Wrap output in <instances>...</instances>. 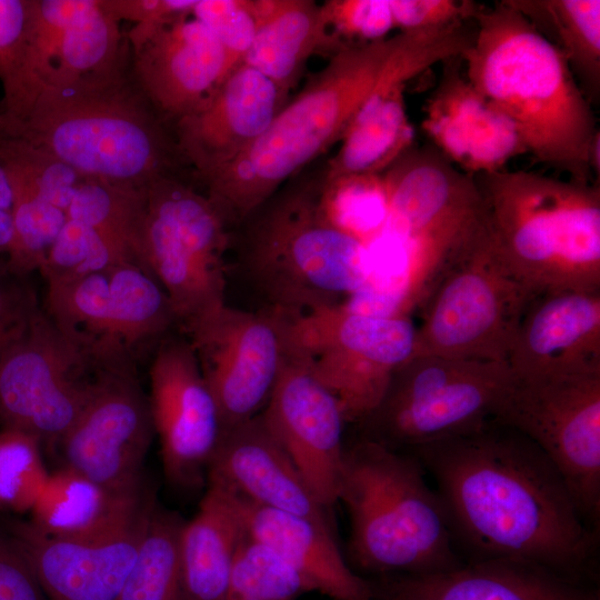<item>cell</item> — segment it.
Instances as JSON below:
<instances>
[{"label": "cell", "instance_id": "obj_41", "mask_svg": "<svg viewBox=\"0 0 600 600\" xmlns=\"http://www.w3.org/2000/svg\"><path fill=\"white\" fill-rule=\"evenodd\" d=\"M49 472L40 441L26 432L0 431V510L31 511Z\"/></svg>", "mask_w": 600, "mask_h": 600}, {"label": "cell", "instance_id": "obj_3", "mask_svg": "<svg viewBox=\"0 0 600 600\" xmlns=\"http://www.w3.org/2000/svg\"><path fill=\"white\" fill-rule=\"evenodd\" d=\"M0 133L51 153L84 178L147 188L184 166L172 128L133 77L130 46L110 67L46 86Z\"/></svg>", "mask_w": 600, "mask_h": 600}, {"label": "cell", "instance_id": "obj_25", "mask_svg": "<svg viewBox=\"0 0 600 600\" xmlns=\"http://www.w3.org/2000/svg\"><path fill=\"white\" fill-rule=\"evenodd\" d=\"M507 363L516 377L600 372V291H559L527 309Z\"/></svg>", "mask_w": 600, "mask_h": 600}, {"label": "cell", "instance_id": "obj_11", "mask_svg": "<svg viewBox=\"0 0 600 600\" xmlns=\"http://www.w3.org/2000/svg\"><path fill=\"white\" fill-rule=\"evenodd\" d=\"M120 350L70 336L40 307L0 359L4 428L57 447L83 410L101 368Z\"/></svg>", "mask_w": 600, "mask_h": 600}, {"label": "cell", "instance_id": "obj_6", "mask_svg": "<svg viewBox=\"0 0 600 600\" xmlns=\"http://www.w3.org/2000/svg\"><path fill=\"white\" fill-rule=\"evenodd\" d=\"M487 236L539 296L600 291L599 184L528 170L473 177Z\"/></svg>", "mask_w": 600, "mask_h": 600}, {"label": "cell", "instance_id": "obj_50", "mask_svg": "<svg viewBox=\"0 0 600 600\" xmlns=\"http://www.w3.org/2000/svg\"><path fill=\"white\" fill-rule=\"evenodd\" d=\"M384 600H396V599H392V598H387V597H386V599H384Z\"/></svg>", "mask_w": 600, "mask_h": 600}, {"label": "cell", "instance_id": "obj_9", "mask_svg": "<svg viewBox=\"0 0 600 600\" xmlns=\"http://www.w3.org/2000/svg\"><path fill=\"white\" fill-rule=\"evenodd\" d=\"M537 297L492 247L483 222L421 307L411 357L507 362Z\"/></svg>", "mask_w": 600, "mask_h": 600}, {"label": "cell", "instance_id": "obj_7", "mask_svg": "<svg viewBox=\"0 0 600 600\" xmlns=\"http://www.w3.org/2000/svg\"><path fill=\"white\" fill-rule=\"evenodd\" d=\"M338 501L349 513V554L360 570L427 576L464 563L444 507L411 453L364 438L346 447Z\"/></svg>", "mask_w": 600, "mask_h": 600}, {"label": "cell", "instance_id": "obj_48", "mask_svg": "<svg viewBox=\"0 0 600 600\" xmlns=\"http://www.w3.org/2000/svg\"><path fill=\"white\" fill-rule=\"evenodd\" d=\"M0 600H48L30 563L0 532Z\"/></svg>", "mask_w": 600, "mask_h": 600}, {"label": "cell", "instance_id": "obj_17", "mask_svg": "<svg viewBox=\"0 0 600 600\" xmlns=\"http://www.w3.org/2000/svg\"><path fill=\"white\" fill-rule=\"evenodd\" d=\"M457 54L444 30L397 33V43L372 91L347 126L340 148L324 169V180L381 174L413 147L414 131L404 103L407 83Z\"/></svg>", "mask_w": 600, "mask_h": 600}, {"label": "cell", "instance_id": "obj_26", "mask_svg": "<svg viewBox=\"0 0 600 600\" xmlns=\"http://www.w3.org/2000/svg\"><path fill=\"white\" fill-rule=\"evenodd\" d=\"M237 498L247 534L289 563L311 592L318 591L331 600H374L376 587L346 562L333 530L308 518Z\"/></svg>", "mask_w": 600, "mask_h": 600}, {"label": "cell", "instance_id": "obj_18", "mask_svg": "<svg viewBox=\"0 0 600 600\" xmlns=\"http://www.w3.org/2000/svg\"><path fill=\"white\" fill-rule=\"evenodd\" d=\"M148 394L167 479L194 488L224 433L214 396L186 336H166L154 348Z\"/></svg>", "mask_w": 600, "mask_h": 600}, {"label": "cell", "instance_id": "obj_27", "mask_svg": "<svg viewBox=\"0 0 600 600\" xmlns=\"http://www.w3.org/2000/svg\"><path fill=\"white\" fill-rule=\"evenodd\" d=\"M396 600H598L548 568L512 560H482L427 576H401L388 584Z\"/></svg>", "mask_w": 600, "mask_h": 600}, {"label": "cell", "instance_id": "obj_49", "mask_svg": "<svg viewBox=\"0 0 600 600\" xmlns=\"http://www.w3.org/2000/svg\"><path fill=\"white\" fill-rule=\"evenodd\" d=\"M13 187L0 160V258H7L13 241Z\"/></svg>", "mask_w": 600, "mask_h": 600}, {"label": "cell", "instance_id": "obj_2", "mask_svg": "<svg viewBox=\"0 0 600 600\" xmlns=\"http://www.w3.org/2000/svg\"><path fill=\"white\" fill-rule=\"evenodd\" d=\"M473 22L464 76L511 120L527 153L578 182L599 177L597 119L562 53L508 0L481 4Z\"/></svg>", "mask_w": 600, "mask_h": 600}, {"label": "cell", "instance_id": "obj_28", "mask_svg": "<svg viewBox=\"0 0 600 600\" xmlns=\"http://www.w3.org/2000/svg\"><path fill=\"white\" fill-rule=\"evenodd\" d=\"M246 534L238 498L208 484L196 516L183 522L180 532L182 600H224Z\"/></svg>", "mask_w": 600, "mask_h": 600}, {"label": "cell", "instance_id": "obj_13", "mask_svg": "<svg viewBox=\"0 0 600 600\" xmlns=\"http://www.w3.org/2000/svg\"><path fill=\"white\" fill-rule=\"evenodd\" d=\"M410 317H379L343 306L286 319L287 349L337 398L346 422H360L380 402L394 371L413 352Z\"/></svg>", "mask_w": 600, "mask_h": 600}, {"label": "cell", "instance_id": "obj_34", "mask_svg": "<svg viewBox=\"0 0 600 600\" xmlns=\"http://www.w3.org/2000/svg\"><path fill=\"white\" fill-rule=\"evenodd\" d=\"M183 522L156 503L118 600H182L179 540Z\"/></svg>", "mask_w": 600, "mask_h": 600}, {"label": "cell", "instance_id": "obj_23", "mask_svg": "<svg viewBox=\"0 0 600 600\" xmlns=\"http://www.w3.org/2000/svg\"><path fill=\"white\" fill-rule=\"evenodd\" d=\"M459 60L447 61L426 102L422 130L433 148L469 176L503 170L527 153L524 144L511 120L457 68Z\"/></svg>", "mask_w": 600, "mask_h": 600}, {"label": "cell", "instance_id": "obj_46", "mask_svg": "<svg viewBox=\"0 0 600 600\" xmlns=\"http://www.w3.org/2000/svg\"><path fill=\"white\" fill-rule=\"evenodd\" d=\"M40 308L28 276L13 271L0 258V359Z\"/></svg>", "mask_w": 600, "mask_h": 600}, {"label": "cell", "instance_id": "obj_29", "mask_svg": "<svg viewBox=\"0 0 600 600\" xmlns=\"http://www.w3.org/2000/svg\"><path fill=\"white\" fill-rule=\"evenodd\" d=\"M256 34L241 63L288 96L308 59L333 46L322 4L311 0H253Z\"/></svg>", "mask_w": 600, "mask_h": 600}, {"label": "cell", "instance_id": "obj_20", "mask_svg": "<svg viewBox=\"0 0 600 600\" xmlns=\"http://www.w3.org/2000/svg\"><path fill=\"white\" fill-rule=\"evenodd\" d=\"M154 506L151 497L124 524L94 538H57L31 522L12 524L9 537L48 600H118Z\"/></svg>", "mask_w": 600, "mask_h": 600}, {"label": "cell", "instance_id": "obj_14", "mask_svg": "<svg viewBox=\"0 0 600 600\" xmlns=\"http://www.w3.org/2000/svg\"><path fill=\"white\" fill-rule=\"evenodd\" d=\"M154 433L148 394L127 351L111 356L71 428L58 443L64 466L119 493L141 492Z\"/></svg>", "mask_w": 600, "mask_h": 600}, {"label": "cell", "instance_id": "obj_12", "mask_svg": "<svg viewBox=\"0 0 600 600\" xmlns=\"http://www.w3.org/2000/svg\"><path fill=\"white\" fill-rule=\"evenodd\" d=\"M492 421L534 443L563 477L586 519L600 517V372L511 378Z\"/></svg>", "mask_w": 600, "mask_h": 600}, {"label": "cell", "instance_id": "obj_10", "mask_svg": "<svg viewBox=\"0 0 600 600\" xmlns=\"http://www.w3.org/2000/svg\"><path fill=\"white\" fill-rule=\"evenodd\" d=\"M230 228L209 198L178 176L147 188L142 261L167 293L187 334L226 303Z\"/></svg>", "mask_w": 600, "mask_h": 600}, {"label": "cell", "instance_id": "obj_22", "mask_svg": "<svg viewBox=\"0 0 600 600\" xmlns=\"http://www.w3.org/2000/svg\"><path fill=\"white\" fill-rule=\"evenodd\" d=\"M237 66L216 36L192 16L131 49L134 79L171 128L200 107Z\"/></svg>", "mask_w": 600, "mask_h": 600}, {"label": "cell", "instance_id": "obj_15", "mask_svg": "<svg viewBox=\"0 0 600 600\" xmlns=\"http://www.w3.org/2000/svg\"><path fill=\"white\" fill-rule=\"evenodd\" d=\"M48 316L67 333L117 344L137 358L177 328L171 302L143 267L122 262L80 278L47 283Z\"/></svg>", "mask_w": 600, "mask_h": 600}, {"label": "cell", "instance_id": "obj_4", "mask_svg": "<svg viewBox=\"0 0 600 600\" xmlns=\"http://www.w3.org/2000/svg\"><path fill=\"white\" fill-rule=\"evenodd\" d=\"M324 171L291 179L237 228V267L268 309L293 319L342 304L371 276L368 246L321 206Z\"/></svg>", "mask_w": 600, "mask_h": 600}, {"label": "cell", "instance_id": "obj_33", "mask_svg": "<svg viewBox=\"0 0 600 600\" xmlns=\"http://www.w3.org/2000/svg\"><path fill=\"white\" fill-rule=\"evenodd\" d=\"M129 42L120 22L101 0H79L59 44L54 67L46 86L62 83L106 69L127 50ZM44 86V87H46Z\"/></svg>", "mask_w": 600, "mask_h": 600}, {"label": "cell", "instance_id": "obj_8", "mask_svg": "<svg viewBox=\"0 0 600 600\" xmlns=\"http://www.w3.org/2000/svg\"><path fill=\"white\" fill-rule=\"evenodd\" d=\"M511 378L507 362L414 356L393 373L361 438L391 450L416 448L481 429Z\"/></svg>", "mask_w": 600, "mask_h": 600}, {"label": "cell", "instance_id": "obj_37", "mask_svg": "<svg viewBox=\"0 0 600 600\" xmlns=\"http://www.w3.org/2000/svg\"><path fill=\"white\" fill-rule=\"evenodd\" d=\"M8 172L14 200L13 241L7 262L13 271L29 276L41 268L48 250L67 221V213L43 200L22 178Z\"/></svg>", "mask_w": 600, "mask_h": 600}, {"label": "cell", "instance_id": "obj_40", "mask_svg": "<svg viewBox=\"0 0 600 600\" xmlns=\"http://www.w3.org/2000/svg\"><path fill=\"white\" fill-rule=\"evenodd\" d=\"M0 160L9 171L32 186L43 200L66 213L84 178L46 150L3 133H0Z\"/></svg>", "mask_w": 600, "mask_h": 600}, {"label": "cell", "instance_id": "obj_42", "mask_svg": "<svg viewBox=\"0 0 600 600\" xmlns=\"http://www.w3.org/2000/svg\"><path fill=\"white\" fill-rule=\"evenodd\" d=\"M78 6L79 0H32L29 81L33 102L50 79L62 36Z\"/></svg>", "mask_w": 600, "mask_h": 600}, {"label": "cell", "instance_id": "obj_45", "mask_svg": "<svg viewBox=\"0 0 600 600\" xmlns=\"http://www.w3.org/2000/svg\"><path fill=\"white\" fill-rule=\"evenodd\" d=\"M101 3L119 22H133L126 37L130 48L136 49L163 27L191 16L197 0H101Z\"/></svg>", "mask_w": 600, "mask_h": 600}, {"label": "cell", "instance_id": "obj_36", "mask_svg": "<svg viewBox=\"0 0 600 600\" xmlns=\"http://www.w3.org/2000/svg\"><path fill=\"white\" fill-rule=\"evenodd\" d=\"M32 0H0V122L22 119L33 103L29 81Z\"/></svg>", "mask_w": 600, "mask_h": 600}, {"label": "cell", "instance_id": "obj_30", "mask_svg": "<svg viewBox=\"0 0 600 600\" xmlns=\"http://www.w3.org/2000/svg\"><path fill=\"white\" fill-rule=\"evenodd\" d=\"M151 497L144 490L114 492L63 466L49 472L30 511L31 523L57 538H94L124 524Z\"/></svg>", "mask_w": 600, "mask_h": 600}, {"label": "cell", "instance_id": "obj_43", "mask_svg": "<svg viewBox=\"0 0 600 600\" xmlns=\"http://www.w3.org/2000/svg\"><path fill=\"white\" fill-rule=\"evenodd\" d=\"M191 16L216 36L236 64L242 62L256 34L253 0H197Z\"/></svg>", "mask_w": 600, "mask_h": 600}, {"label": "cell", "instance_id": "obj_19", "mask_svg": "<svg viewBox=\"0 0 600 600\" xmlns=\"http://www.w3.org/2000/svg\"><path fill=\"white\" fill-rule=\"evenodd\" d=\"M260 414L319 501L332 508L340 491L347 422L333 393L288 349L277 384Z\"/></svg>", "mask_w": 600, "mask_h": 600}, {"label": "cell", "instance_id": "obj_39", "mask_svg": "<svg viewBox=\"0 0 600 600\" xmlns=\"http://www.w3.org/2000/svg\"><path fill=\"white\" fill-rule=\"evenodd\" d=\"M122 262L136 263L89 226L67 218L39 271L47 283H53Z\"/></svg>", "mask_w": 600, "mask_h": 600}, {"label": "cell", "instance_id": "obj_31", "mask_svg": "<svg viewBox=\"0 0 600 600\" xmlns=\"http://www.w3.org/2000/svg\"><path fill=\"white\" fill-rule=\"evenodd\" d=\"M566 58L590 102L600 89L599 0H508Z\"/></svg>", "mask_w": 600, "mask_h": 600}, {"label": "cell", "instance_id": "obj_1", "mask_svg": "<svg viewBox=\"0 0 600 600\" xmlns=\"http://www.w3.org/2000/svg\"><path fill=\"white\" fill-rule=\"evenodd\" d=\"M408 453L436 480L456 549L469 562H529L569 577L594 556L598 528L553 463L518 431L490 420Z\"/></svg>", "mask_w": 600, "mask_h": 600}, {"label": "cell", "instance_id": "obj_5", "mask_svg": "<svg viewBox=\"0 0 600 600\" xmlns=\"http://www.w3.org/2000/svg\"><path fill=\"white\" fill-rule=\"evenodd\" d=\"M397 34L347 43L286 102L236 160L202 181L228 227H238L307 164L340 141L376 87Z\"/></svg>", "mask_w": 600, "mask_h": 600}, {"label": "cell", "instance_id": "obj_35", "mask_svg": "<svg viewBox=\"0 0 600 600\" xmlns=\"http://www.w3.org/2000/svg\"><path fill=\"white\" fill-rule=\"evenodd\" d=\"M321 206L337 228L368 246L381 233L388 218L383 173L323 179Z\"/></svg>", "mask_w": 600, "mask_h": 600}, {"label": "cell", "instance_id": "obj_44", "mask_svg": "<svg viewBox=\"0 0 600 600\" xmlns=\"http://www.w3.org/2000/svg\"><path fill=\"white\" fill-rule=\"evenodd\" d=\"M322 8L328 30L349 43L386 39L396 29L390 0H330Z\"/></svg>", "mask_w": 600, "mask_h": 600}, {"label": "cell", "instance_id": "obj_16", "mask_svg": "<svg viewBox=\"0 0 600 600\" xmlns=\"http://www.w3.org/2000/svg\"><path fill=\"white\" fill-rule=\"evenodd\" d=\"M286 318L224 304L184 334L218 403L224 432L262 412L282 371Z\"/></svg>", "mask_w": 600, "mask_h": 600}, {"label": "cell", "instance_id": "obj_24", "mask_svg": "<svg viewBox=\"0 0 600 600\" xmlns=\"http://www.w3.org/2000/svg\"><path fill=\"white\" fill-rule=\"evenodd\" d=\"M206 477L208 484L246 501L308 518L334 531L329 509L316 497L260 413L223 433Z\"/></svg>", "mask_w": 600, "mask_h": 600}, {"label": "cell", "instance_id": "obj_21", "mask_svg": "<svg viewBox=\"0 0 600 600\" xmlns=\"http://www.w3.org/2000/svg\"><path fill=\"white\" fill-rule=\"evenodd\" d=\"M287 97L269 78L239 63L200 107L172 126L181 160L202 182L262 134Z\"/></svg>", "mask_w": 600, "mask_h": 600}, {"label": "cell", "instance_id": "obj_38", "mask_svg": "<svg viewBox=\"0 0 600 600\" xmlns=\"http://www.w3.org/2000/svg\"><path fill=\"white\" fill-rule=\"evenodd\" d=\"M311 592L306 580L266 544L242 539L224 600H296Z\"/></svg>", "mask_w": 600, "mask_h": 600}, {"label": "cell", "instance_id": "obj_47", "mask_svg": "<svg viewBox=\"0 0 600 600\" xmlns=\"http://www.w3.org/2000/svg\"><path fill=\"white\" fill-rule=\"evenodd\" d=\"M400 32L440 29L473 20L481 4L470 0H390Z\"/></svg>", "mask_w": 600, "mask_h": 600}, {"label": "cell", "instance_id": "obj_32", "mask_svg": "<svg viewBox=\"0 0 600 600\" xmlns=\"http://www.w3.org/2000/svg\"><path fill=\"white\" fill-rule=\"evenodd\" d=\"M147 188L83 178L68 208L67 218L89 226L130 260L146 269L142 261V238Z\"/></svg>", "mask_w": 600, "mask_h": 600}]
</instances>
